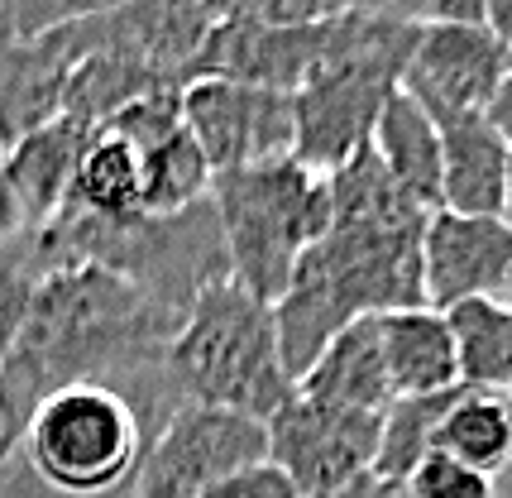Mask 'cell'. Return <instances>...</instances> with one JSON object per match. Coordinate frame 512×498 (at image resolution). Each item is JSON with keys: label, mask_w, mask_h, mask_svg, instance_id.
<instances>
[{"label": "cell", "mask_w": 512, "mask_h": 498, "mask_svg": "<svg viewBox=\"0 0 512 498\" xmlns=\"http://www.w3.org/2000/svg\"><path fill=\"white\" fill-rule=\"evenodd\" d=\"M321 498H407L402 494V484H388L379 475H364L355 484H345V489H335V494H321Z\"/></svg>", "instance_id": "obj_35"}, {"label": "cell", "mask_w": 512, "mask_h": 498, "mask_svg": "<svg viewBox=\"0 0 512 498\" xmlns=\"http://www.w3.org/2000/svg\"><path fill=\"white\" fill-rule=\"evenodd\" d=\"M374 154L407 202L422 206L426 216L441 211V130L407 91H398L383 106L379 130H374Z\"/></svg>", "instance_id": "obj_20"}, {"label": "cell", "mask_w": 512, "mask_h": 498, "mask_svg": "<svg viewBox=\"0 0 512 498\" xmlns=\"http://www.w3.org/2000/svg\"><path fill=\"white\" fill-rule=\"evenodd\" d=\"M426 302L441 312L465 297H498L512 273V226L503 216H455L436 211L422 235Z\"/></svg>", "instance_id": "obj_14"}, {"label": "cell", "mask_w": 512, "mask_h": 498, "mask_svg": "<svg viewBox=\"0 0 512 498\" xmlns=\"http://www.w3.org/2000/svg\"><path fill=\"white\" fill-rule=\"evenodd\" d=\"M326 182H331V226H412V221H426L422 206L407 202L398 182L388 178L374 144H364Z\"/></svg>", "instance_id": "obj_24"}, {"label": "cell", "mask_w": 512, "mask_h": 498, "mask_svg": "<svg viewBox=\"0 0 512 498\" xmlns=\"http://www.w3.org/2000/svg\"><path fill=\"white\" fill-rule=\"evenodd\" d=\"M125 5H134V0H0V15L20 39H44L53 29L96 20V15H115Z\"/></svg>", "instance_id": "obj_28"}, {"label": "cell", "mask_w": 512, "mask_h": 498, "mask_svg": "<svg viewBox=\"0 0 512 498\" xmlns=\"http://www.w3.org/2000/svg\"><path fill=\"white\" fill-rule=\"evenodd\" d=\"M211 163L197 149V139L182 125L178 135H168L163 144L144 149V192H139V211L144 216H173L211 197Z\"/></svg>", "instance_id": "obj_25"}, {"label": "cell", "mask_w": 512, "mask_h": 498, "mask_svg": "<svg viewBox=\"0 0 512 498\" xmlns=\"http://www.w3.org/2000/svg\"><path fill=\"white\" fill-rule=\"evenodd\" d=\"M407 498H498V479L469 470L465 460H455L446 451H426L417 460V470L402 479Z\"/></svg>", "instance_id": "obj_30"}, {"label": "cell", "mask_w": 512, "mask_h": 498, "mask_svg": "<svg viewBox=\"0 0 512 498\" xmlns=\"http://www.w3.org/2000/svg\"><path fill=\"white\" fill-rule=\"evenodd\" d=\"M72 58L58 34L20 39L0 15V159L63 115Z\"/></svg>", "instance_id": "obj_15"}, {"label": "cell", "mask_w": 512, "mask_h": 498, "mask_svg": "<svg viewBox=\"0 0 512 498\" xmlns=\"http://www.w3.org/2000/svg\"><path fill=\"white\" fill-rule=\"evenodd\" d=\"M374 321H379L383 364H388V379H393L398 398H431V393L460 388L446 312L412 307V312H383Z\"/></svg>", "instance_id": "obj_19"}, {"label": "cell", "mask_w": 512, "mask_h": 498, "mask_svg": "<svg viewBox=\"0 0 512 498\" xmlns=\"http://www.w3.org/2000/svg\"><path fill=\"white\" fill-rule=\"evenodd\" d=\"M422 24L393 10L335 15V39L316 77L292 96L297 106V154L292 159L331 178L335 168L374 144L383 106L402 91V72Z\"/></svg>", "instance_id": "obj_4"}, {"label": "cell", "mask_w": 512, "mask_h": 498, "mask_svg": "<svg viewBox=\"0 0 512 498\" xmlns=\"http://www.w3.org/2000/svg\"><path fill=\"white\" fill-rule=\"evenodd\" d=\"M331 39H335V15H326V20H316V24H297V29L221 20L211 29L206 48L197 53L187 82L221 77V82H245V87L297 96L316 77V68L326 63Z\"/></svg>", "instance_id": "obj_13"}, {"label": "cell", "mask_w": 512, "mask_h": 498, "mask_svg": "<svg viewBox=\"0 0 512 498\" xmlns=\"http://www.w3.org/2000/svg\"><path fill=\"white\" fill-rule=\"evenodd\" d=\"M508 403H512V388H508Z\"/></svg>", "instance_id": "obj_42"}, {"label": "cell", "mask_w": 512, "mask_h": 498, "mask_svg": "<svg viewBox=\"0 0 512 498\" xmlns=\"http://www.w3.org/2000/svg\"><path fill=\"white\" fill-rule=\"evenodd\" d=\"M182 125L216 178L297 154V106L288 91L201 77L182 87Z\"/></svg>", "instance_id": "obj_10"}, {"label": "cell", "mask_w": 512, "mask_h": 498, "mask_svg": "<svg viewBox=\"0 0 512 498\" xmlns=\"http://www.w3.org/2000/svg\"><path fill=\"white\" fill-rule=\"evenodd\" d=\"M297 393H307L316 403H331V408L383 417V412L398 403V393H393L388 364H383L379 321L374 317L350 321V326L326 345V355L297 379Z\"/></svg>", "instance_id": "obj_18"}, {"label": "cell", "mask_w": 512, "mask_h": 498, "mask_svg": "<svg viewBox=\"0 0 512 498\" xmlns=\"http://www.w3.org/2000/svg\"><path fill=\"white\" fill-rule=\"evenodd\" d=\"M101 130L130 139L139 154L154 149V144H163L168 135L182 130V87H158V91H149V96H139V101H130L120 115H111Z\"/></svg>", "instance_id": "obj_29"}, {"label": "cell", "mask_w": 512, "mask_h": 498, "mask_svg": "<svg viewBox=\"0 0 512 498\" xmlns=\"http://www.w3.org/2000/svg\"><path fill=\"white\" fill-rule=\"evenodd\" d=\"M503 221L512 226V154H508V202H503Z\"/></svg>", "instance_id": "obj_40"}, {"label": "cell", "mask_w": 512, "mask_h": 498, "mask_svg": "<svg viewBox=\"0 0 512 498\" xmlns=\"http://www.w3.org/2000/svg\"><path fill=\"white\" fill-rule=\"evenodd\" d=\"M498 302H503V307H508V312H512V273H508V278H503V288H498Z\"/></svg>", "instance_id": "obj_41"}, {"label": "cell", "mask_w": 512, "mask_h": 498, "mask_svg": "<svg viewBox=\"0 0 512 498\" xmlns=\"http://www.w3.org/2000/svg\"><path fill=\"white\" fill-rule=\"evenodd\" d=\"M139 192H144V154L134 149L130 139L96 130L82 149L77 178L67 192L63 211H82L96 221H120L139 211Z\"/></svg>", "instance_id": "obj_22"}, {"label": "cell", "mask_w": 512, "mask_h": 498, "mask_svg": "<svg viewBox=\"0 0 512 498\" xmlns=\"http://www.w3.org/2000/svg\"><path fill=\"white\" fill-rule=\"evenodd\" d=\"M44 245L53 273L72 264H101V269L130 278L139 293H149L158 307L187 317L211 283L230 278L225 240L211 197L173 216H120L96 221L82 211H58L44 230H34Z\"/></svg>", "instance_id": "obj_3"}, {"label": "cell", "mask_w": 512, "mask_h": 498, "mask_svg": "<svg viewBox=\"0 0 512 498\" xmlns=\"http://www.w3.org/2000/svg\"><path fill=\"white\" fill-rule=\"evenodd\" d=\"M268 460V431L245 412L182 403L149 446L134 498H197Z\"/></svg>", "instance_id": "obj_9"}, {"label": "cell", "mask_w": 512, "mask_h": 498, "mask_svg": "<svg viewBox=\"0 0 512 498\" xmlns=\"http://www.w3.org/2000/svg\"><path fill=\"white\" fill-rule=\"evenodd\" d=\"M91 135H96L91 125L58 115L53 125L34 130L0 159L5 178L15 187V202L24 211V230H44L67 206V192H72V178H77V163H82V149Z\"/></svg>", "instance_id": "obj_17"}, {"label": "cell", "mask_w": 512, "mask_h": 498, "mask_svg": "<svg viewBox=\"0 0 512 498\" xmlns=\"http://www.w3.org/2000/svg\"><path fill=\"white\" fill-rule=\"evenodd\" d=\"M512 72V44L489 24H422L402 72V91L436 125L484 115Z\"/></svg>", "instance_id": "obj_12"}, {"label": "cell", "mask_w": 512, "mask_h": 498, "mask_svg": "<svg viewBox=\"0 0 512 498\" xmlns=\"http://www.w3.org/2000/svg\"><path fill=\"white\" fill-rule=\"evenodd\" d=\"M29 403H24V393L10 379H5V369H0V465H5V455L15 451V441H20L24 422H29Z\"/></svg>", "instance_id": "obj_34"}, {"label": "cell", "mask_w": 512, "mask_h": 498, "mask_svg": "<svg viewBox=\"0 0 512 498\" xmlns=\"http://www.w3.org/2000/svg\"><path fill=\"white\" fill-rule=\"evenodd\" d=\"M221 20L268 24V29H297V24L326 20L331 10L321 0H216Z\"/></svg>", "instance_id": "obj_31"}, {"label": "cell", "mask_w": 512, "mask_h": 498, "mask_svg": "<svg viewBox=\"0 0 512 498\" xmlns=\"http://www.w3.org/2000/svg\"><path fill=\"white\" fill-rule=\"evenodd\" d=\"M216 24H221L216 0H134L115 15H96V20L67 24L53 34L72 63L82 53H115L173 87H187V72Z\"/></svg>", "instance_id": "obj_11"}, {"label": "cell", "mask_w": 512, "mask_h": 498, "mask_svg": "<svg viewBox=\"0 0 512 498\" xmlns=\"http://www.w3.org/2000/svg\"><path fill=\"white\" fill-rule=\"evenodd\" d=\"M197 498H302L297 489L288 484V475L283 470H273V465H254V470H240V475L221 479L216 489H206V494Z\"/></svg>", "instance_id": "obj_32"}, {"label": "cell", "mask_w": 512, "mask_h": 498, "mask_svg": "<svg viewBox=\"0 0 512 498\" xmlns=\"http://www.w3.org/2000/svg\"><path fill=\"white\" fill-rule=\"evenodd\" d=\"M412 24H484V0H388Z\"/></svg>", "instance_id": "obj_33"}, {"label": "cell", "mask_w": 512, "mask_h": 498, "mask_svg": "<svg viewBox=\"0 0 512 498\" xmlns=\"http://www.w3.org/2000/svg\"><path fill=\"white\" fill-rule=\"evenodd\" d=\"M460 388L450 393H431V398H398L393 408L383 412V441H379V460H374V475L388 479V484H402V479L417 470V460L426 451H436V427L450 412Z\"/></svg>", "instance_id": "obj_26"}, {"label": "cell", "mask_w": 512, "mask_h": 498, "mask_svg": "<svg viewBox=\"0 0 512 498\" xmlns=\"http://www.w3.org/2000/svg\"><path fill=\"white\" fill-rule=\"evenodd\" d=\"M48 273H53V264H48V254L34 230H20V235L0 240V364L15 350L24 317L34 307V293H39V283Z\"/></svg>", "instance_id": "obj_27"}, {"label": "cell", "mask_w": 512, "mask_h": 498, "mask_svg": "<svg viewBox=\"0 0 512 498\" xmlns=\"http://www.w3.org/2000/svg\"><path fill=\"white\" fill-rule=\"evenodd\" d=\"M426 221H412V226H331V235L307 249V259L297 264L292 278L312 283L345 321L431 307L422 254Z\"/></svg>", "instance_id": "obj_7"}, {"label": "cell", "mask_w": 512, "mask_h": 498, "mask_svg": "<svg viewBox=\"0 0 512 498\" xmlns=\"http://www.w3.org/2000/svg\"><path fill=\"white\" fill-rule=\"evenodd\" d=\"M182 403L173 374L48 393L0 465V498H134L154 436Z\"/></svg>", "instance_id": "obj_2"}, {"label": "cell", "mask_w": 512, "mask_h": 498, "mask_svg": "<svg viewBox=\"0 0 512 498\" xmlns=\"http://www.w3.org/2000/svg\"><path fill=\"white\" fill-rule=\"evenodd\" d=\"M484 115H489L493 130H498V135L512 144V72L503 77V87L493 91V101H489V111H484Z\"/></svg>", "instance_id": "obj_37"}, {"label": "cell", "mask_w": 512, "mask_h": 498, "mask_svg": "<svg viewBox=\"0 0 512 498\" xmlns=\"http://www.w3.org/2000/svg\"><path fill=\"white\" fill-rule=\"evenodd\" d=\"M455 340V369L460 388L469 393H498L512 388V312L498 297H465L441 307Z\"/></svg>", "instance_id": "obj_21"}, {"label": "cell", "mask_w": 512, "mask_h": 498, "mask_svg": "<svg viewBox=\"0 0 512 498\" xmlns=\"http://www.w3.org/2000/svg\"><path fill=\"white\" fill-rule=\"evenodd\" d=\"M484 24L512 44V0H484Z\"/></svg>", "instance_id": "obj_38"}, {"label": "cell", "mask_w": 512, "mask_h": 498, "mask_svg": "<svg viewBox=\"0 0 512 498\" xmlns=\"http://www.w3.org/2000/svg\"><path fill=\"white\" fill-rule=\"evenodd\" d=\"M24 230V211L15 202V187L5 178V163H0V240H10V235H20Z\"/></svg>", "instance_id": "obj_36"}, {"label": "cell", "mask_w": 512, "mask_h": 498, "mask_svg": "<svg viewBox=\"0 0 512 498\" xmlns=\"http://www.w3.org/2000/svg\"><path fill=\"white\" fill-rule=\"evenodd\" d=\"M182 321L187 317L158 307L130 278L101 264H72L39 283L20 340L0 369L29 408L67 384L163 379L173 374L168 350Z\"/></svg>", "instance_id": "obj_1"}, {"label": "cell", "mask_w": 512, "mask_h": 498, "mask_svg": "<svg viewBox=\"0 0 512 498\" xmlns=\"http://www.w3.org/2000/svg\"><path fill=\"white\" fill-rule=\"evenodd\" d=\"M168 369L187 403L245 412L254 422H268L297 393L278 355L273 307L235 288L230 278L211 283L192 302L168 350Z\"/></svg>", "instance_id": "obj_6"}, {"label": "cell", "mask_w": 512, "mask_h": 498, "mask_svg": "<svg viewBox=\"0 0 512 498\" xmlns=\"http://www.w3.org/2000/svg\"><path fill=\"white\" fill-rule=\"evenodd\" d=\"M331 15H369V10H388V0H321Z\"/></svg>", "instance_id": "obj_39"}, {"label": "cell", "mask_w": 512, "mask_h": 498, "mask_svg": "<svg viewBox=\"0 0 512 498\" xmlns=\"http://www.w3.org/2000/svg\"><path fill=\"white\" fill-rule=\"evenodd\" d=\"M264 431L268 465L283 470L302 498H321L374 475L383 417L331 408V403H316L307 393H292L288 403L264 422Z\"/></svg>", "instance_id": "obj_8"}, {"label": "cell", "mask_w": 512, "mask_h": 498, "mask_svg": "<svg viewBox=\"0 0 512 498\" xmlns=\"http://www.w3.org/2000/svg\"><path fill=\"white\" fill-rule=\"evenodd\" d=\"M436 451L465 460L469 470L498 479L512 465V403L498 393L460 388L436 427Z\"/></svg>", "instance_id": "obj_23"}, {"label": "cell", "mask_w": 512, "mask_h": 498, "mask_svg": "<svg viewBox=\"0 0 512 498\" xmlns=\"http://www.w3.org/2000/svg\"><path fill=\"white\" fill-rule=\"evenodd\" d=\"M436 130H441V211L503 216L512 144L489 125V115H465Z\"/></svg>", "instance_id": "obj_16"}, {"label": "cell", "mask_w": 512, "mask_h": 498, "mask_svg": "<svg viewBox=\"0 0 512 498\" xmlns=\"http://www.w3.org/2000/svg\"><path fill=\"white\" fill-rule=\"evenodd\" d=\"M230 283L273 307L307 249L331 235V182L297 159L221 173L211 182Z\"/></svg>", "instance_id": "obj_5"}]
</instances>
